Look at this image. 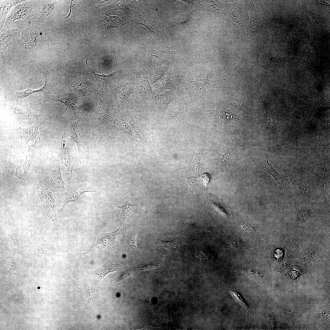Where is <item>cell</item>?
Masks as SVG:
<instances>
[{"instance_id":"obj_19","label":"cell","mask_w":330,"mask_h":330,"mask_svg":"<svg viewBox=\"0 0 330 330\" xmlns=\"http://www.w3.org/2000/svg\"><path fill=\"white\" fill-rule=\"evenodd\" d=\"M176 77L174 75L167 74L158 81L156 87L159 90H161L165 88H170L176 86L177 83L173 82L175 80Z\"/></svg>"},{"instance_id":"obj_13","label":"cell","mask_w":330,"mask_h":330,"mask_svg":"<svg viewBox=\"0 0 330 330\" xmlns=\"http://www.w3.org/2000/svg\"><path fill=\"white\" fill-rule=\"evenodd\" d=\"M237 154L234 148L231 147L223 156L221 165L223 170H226L232 166L238 160Z\"/></svg>"},{"instance_id":"obj_7","label":"cell","mask_w":330,"mask_h":330,"mask_svg":"<svg viewBox=\"0 0 330 330\" xmlns=\"http://www.w3.org/2000/svg\"><path fill=\"white\" fill-rule=\"evenodd\" d=\"M36 118V123L32 126L27 128H19L18 130L22 142L23 143H26L35 138L37 135L39 127L44 122L42 117H37Z\"/></svg>"},{"instance_id":"obj_11","label":"cell","mask_w":330,"mask_h":330,"mask_svg":"<svg viewBox=\"0 0 330 330\" xmlns=\"http://www.w3.org/2000/svg\"><path fill=\"white\" fill-rule=\"evenodd\" d=\"M124 116L127 120L132 127V130L136 134V137L142 140L144 142H146L145 132L140 122L134 119L130 115L128 110L126 111Z\"/></svg>"},{"instance_id":"obj_30","label":"cell","mask_w":330,"mask_h":330,"mask_svg":"<svg viewBox=\"0 0 330 330\" xmlns=\"http://www.w3.org/2000/svg\"><path fill=\"white\" fill-rule=\"evenodd\" d=\"M196 20L193 19L189 15L186 14L179 15L175 19V20L179 24H184L189 22L191 20Z\"/></svg>"},{"instance_id":"obj_3","label":"cell","mask_w":330,"mask_h":330,"mask_svg":"<svg viewBox=\"0 0 330 330\" xmlns=\"http://www.w3.org/2000/svg\"><path fill=\"white\" fill-rule=\"evenodd\" d=\"M88 192L94 191L82 185L69 183L63 192L64 206L69 202L76 200L83 193Z\"/></svg>"},{"instance_id":"obj_12","label":"cell","mask_w":330,"mask_h":330,"mask_svg":"<svg viewBox=\"0 0 330 330\" xmlns=\"http://www.w3.org/2000/svg\"><path fill=\"white\" fill-rule=\"evenodd\" d=\"M49 185L56 190L63 193L64 191V183L61 178L59 167L58 165L56 169L48 178Z\"/></svg>"},{"instance_id":"obj_4","label":"cell","mask_w":330,"mask_h":330,"mask_svg":"<svg viewBox=\"0 0 330 330\" xmlns=\"http://www.w3.org/2000/svg\"><path fill=\"white\" fill-rule=\"evenodd\" d=\"M122 231L121 229L119 228L114 232L103 233L100 235L95 240L94 246L100 249L117 244Z\"/></svg>"},{"instance_id":"obj_5","label":"cell","mask_w":330,"mask_h":330,"mask_svg":"<svg viewBox=\"0 0 330 330\" xmlns=\"http://www.w3.org/2000/svg\"><path fill=\"white\" fill-rule=\"evenodd\" d=\"M86 62L88 66L82 72V74L94 82L99 87L106 91L108 81L116 72H113L108 75L98 74L96 73L88 64L87 60Z\"/></svg>"},{"instance_id":"obj_2","label":"cell","mask_w":330,"mask_h":330,"mask_svg":"<svg viewBox=\"0 0 330 330\" xmlns=\"http://www.w3.org/2000/svg\"><path fill=\"white\" fill-rule=\"evenodd\" d=\"M135 93L137 100H152L155 92L151 87L147 76L142 73L137 75Z\"/></svg>"},{"instance_id":"obj_25","label":"cell","mask_w":330,"mask_h":330,"mask_svg":"<svg viewBox=\"0 0 330 330\" xmlns=\"http://www.w3.org/2000/svg\"><path fill=\"white\" fill-rule=\"evenodd\" d=\"M250 19L249 26L251 29L253 31L257 30L258 27L259 21L258 15L254 9V6L251 10Z\"/></svg>"},{"instance_id":"obj_27","label":"cell","mask_w":330,"mask_h":330,"mask_svg":"<svg viewBox=\"0 0 330 330\" xmlns=\"http://www.w3.org/2000/svg\"><path fill=\"white\" fill-rule=\"evenodd\" d=\"M117 118L122 130L129 136L130 139H132L133 138V136L129 126L124 121L121 115L119 114L117 116Z\"/></svg>"},{"instance_id":"obj_21","label":"cell","mask_w":330,"mask_h":330,"mask_svg":"<svg viewBox=\"0 0 330 330\" xmlns=\"http://www.w3.org/2000/svg\"><path fill=\"white\" fill-rule=\"evenodd\" d=\"M122 266V265L121 264L109 263L104 266L102 268L97 270L95 275L96 277L102 279L109 272L118 270Z\"/></svg>"},{"instance_id":"obj_9","label":"cell","mask_w":330,"mask_h":330,"mask_svg":"<svg viewBox=\"0 0 330 330\" xmlns=\"http://www.w3.org/2000/svg\"><path fill=\"white\" fill-rule=\"evenodd\" d=\"M295 187L296 191L302 196L304 199L307 201H310L312 197L311 189L307 185H305L295 178H288Z\"/></svg>"},{"instance_id":"obj_20","label":"cell","mask_w":330,"mask_h":330,"mask_svg":"<svg viewBox=\"0 0 330 330\" xmlns=\"http://www.w3.org/2000/svg\"><path fill=\"white\" fill-rule=\"evenodd\" d=\"M173 97L174 95L172 92L168 91L162 94L156 95L155 100L158 106L162 109H164L172 100Z\"/></svg>"},{"instance_id":"obj_26","label":"cell","mask_w":330,"mask_h":330,"mask_svg":"<svg viewBox=\"0 0 330 330\" xmlns=\"http://www.w3.org/2000/svg\"><path fill=\"white\" fill-rule=\"evenodd\" d=\"M237 115L236 113L231 111H223L220 112L219 117L224 122L228 123L236 119L237 116Z\"/></svg>"},{"instance_id":"obj_10","label":"cell","mask_w":330,"mask_h":330,"mask_svg":"<svg viewBox=\"0 0 330 330\" xmlns=\"http://www.w3.org/2000/svg\"><path fill=\"white\" fill-rule=\"evenodd\" d=\"M45 78V83L44 85L41 88L36 90H32L30 89H27L23 91L18 92L16 91L14 94L15 100L18 99H22L32 94L38 92H44L48 93L50 90V84L49 80V76L48 75H44Z\"/></svg>"},{"instance_id":"obj_32","label":"cell","mask_w":330,"mask_h":330,"mask_svg":"<svg viewBox=\"0 0 330 330\" xmlns=\"http://www.w3.org/2000/svg\"><path fill=\"white\" fill-rule=\"evenodd\" d=\"M210 176L208 173H206L203 174L201 176V180L206 187L209 182Z\"/></svg>"},{"instance_id":"obj_6","label":"cell","mask_w":330,"mask_h":330,"mask_svg":"<svg viewBox=\"0 0 330 330\" xmlns=\"http://www.w3.org/2000/svg\"><path fill=\"white\" fill-rule=\"evenodd\" d=\"M315 183L318 193L324 195L329 184V174L325 167L319 169L315 175Z\"/></svg>"},{"instance_id":"obj_28","label":"cell","mask_w":330,"mask_h":330,"mask_svg":"<svg viewBox=\"0 0 330 330\" xmlns=\"http://www.w3.org/2000/svg\"><path fill=\"white\" fill-rule=\"evenodd\" d=\"M311 215V210L309 208L304 207L300 210L298 213V219L299 221H304L309 218Z\"/></svg>"},{"instance_id":"obj_8","label":"cell","mask_w":330,"mask_h":330,"mask_svg":"<svg viewBox=\"0 0 330 330\" xmlns=\"http://www.w3.org/2000/svg\"><path fill=\"white\" fill-rule=\"evenodd\" d=\"M265 170L269 173L273 177L279 186L284 189L289 190L290 187L289 184L288 179L284 175L276 171L267 161L266 166Z\"/></svg>"},{"instance_id":"obj_31","label":"cell","mask_w":330,"mask_h":330,"mask_svg":"<svg viewBox=\"0 0 330 330\" xmlns=\"http://www.w3.org/2000/svg\"><path fill=\"white\" fill-rule=\"evenodd\" d=\"M284 254V251L283 249L279 248L275 251L274 253V256L275 258L278 261L281 260Z\"/></svg>"},{"instance_id":"obj_17","label":"cell","mask_w":330,"mask_h":330,"mask_svg":"<svg viewBox=\"0 0 330 330\" xmlns=\"http://www.w3.org/2000/svg\"><path fill=\"white\" fill-rule=\"evenodd\" d=\"M134 86V85L132 82L121 81L118 87L119 96L121 99H127L130 95L133 92Z\"/></svg>"},{"instance_id":"obj_22","label":"cell","mask_w":330,"mask_h":330,"mask_svg":"<svg viewBox=\"0 0 330 330\" xmlns=\"http://www.w3.org/2000/svg\"><path fill=\"white\" fill-rule=\"evenodd\" d=\"M118 209L119 218L120 223L124 222L131 213L134 205L131 204L129 202L127 201L126 204L122 206L119 207L116 205Z\"/></svg>"},{"instance_id":"obj_23","label":"cell","mask_w":330,"mask_h":330,"mask_svg":"<svg viewBox=\"0 0 330 330\" xmlns=\"http://www.w3.org/2000/svg\"><path fill=\"white\" fill-rule=\"evenodd\" d=\"M137 229L134 226H131L127 229V240L129 246L131 248L138 250L136 245V238Z\"/></svg>"},{"instance_id":"obj_16","label":"cell","mask_w":330,"mask_h":330,"mask_svg":"<svg viewBox=\"0 0 330 330\" xmlns=\"http://www.w3.org/2000/svg\"><path fill=\"white\" fill-rule=\"evenodd\" d=\"M263 124L266 129L271 131L276 135H278L274 114L272 111L269 108H266L263 121Z\"/></svg>"},{"instance_id":"obj_15","label":"cell","mask_w":330,"mask_h":330,"mask_svg":"<svg viewBox=\"0 0 330 330\" xmlns=\"http://www.w3.org/2000/svg\"><path fill=\"white\" fill-rule=\"evenodd\" d=\"M192 76L191 82L196 87L202 88L208 84L207 74L206 71L197 70L193 73Z\"/></svg>"},{"instance_id":"obj_1","label":"cell","mask_w":330,"mask_h":330,"mask_svg":"<svg viewBox=\"0 0 330 330\" xmlns=\"http://www.w3.org/2000/svg\"><path fill=\"white\" fill-rule=\"evenodd\" d=\"M36 188L47 215L53 221L57 220V204L54 194L46 185L41 182H38Z\"/></svg>"},{"instance_id":"obj_18","label":"cell","mask_w":330,"mask_h":330,"mask_svg":"<svg viewBox=\"0 0 330 330\" xmlns=\"http://www.w3.org/2000/svg\"><path fill=\"white\" fill-rule=\"evenodd\" d=\"M201 152L200 150H199L198 152H197L196 157L193 164L190 172V182L189 187L190 191L191 190L193 182L197 178L199 177L200 176L199 172Z\"/></svg>"},{"instance_id":"obj_14","label":"cell","mask_w":330,"mask_h":330,"mask_svg":"<svg viewBox=\"0 0 330 330\" xmlns=\"http://www.w3.org/2000/svg\"><path fill=\"white\" fill-rule=\"evenodd\" d=\"M5 238L8 245L11 248H16L19 245V238L15 228L8 224L5 229Z\"/></svg>"},{"instance_id":"obj_29","label":"cell","mask_w":330,"mask_h":330,"mask_svg":"<svg viewBox=\"0 0 330 330\" xmlns=\"http://www.w3.org/2000/svg\"><path fill=\"white\" fill-rule=\"evenodd\" d=\"M230 292L232 295L235 299L244 306L248 311L250 310L249 306L240 294L233 290H230Z\"/></svg>"},{"instance_id":"obj_24","label":"cell","mask_w":330,"mask_h":330,"mask_svg":"<svg viewBox=\"0 0 330 330\" xmlns=\"http://www.w3.org/2000/svg\"><path fill=\"white\" fill-rule=\"evenodd\" d=\"M231 105L236 107L247 115L251 114L253 111L247 105L242 103L238 100L235 99L233 103H230Z\"/></svg>"}]
</instances>
